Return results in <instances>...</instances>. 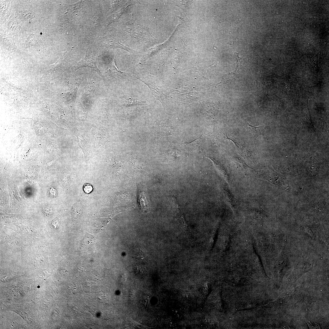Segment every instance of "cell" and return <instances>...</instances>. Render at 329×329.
<instances>
[{"label": "cell", "mask_w": 329, "mask_h": 329, "mask_svg": "<svg viewBox=\"0 0 329 329\" xmlns=\"http://www.w3.org/2000/svg\"><path fill=\"white\" fill-rule=\"evenodd\" d=\"M246 128L250 136L252 137L254 139L255 146V141L257 137L260 135L265 136V130L262 126L254 127L250 125L247 122L246 123Z\"/></svg>", "instance_id": "obj_1"}, {"label": "cell", "mask_w": 329, "mask_h": 329, "mask_svg": "<svg viewBox=\"0 0 329 329\" xmlns=\"http://www.w3.org/2000/svg\"><path fill=\"white\" fill-rule=\"evenodd\" d=\"M139 200L141 208L144 210H146L148 208V204L146 200L145 194L143 192H139Z\"/></svg>", "instance_id": "obj_2"}, {"label": "cell", "mask_w": 329, "mask_h": 329, "mask_svg": "<svg viewBox=\"0 0 329 329\" xmlns=\"http://www.w3.org/2000/svg\"><path fill=\"white\" fill-rule=\"evenodd\" d=\"M236 59L237 60V62H236L237 64V66L234 72L235 73L237 74L239 73L240 70V69L241 67L242 66V63L243 59L242 58H240L239 57V54L237 53H236Z\"/></svg>", "instance_id": "obj_3"}, {"label": "cell", "mask_w": 329, "mask_h": 329, "mask_svg": "<svg viewBox=\"0 0 329 329\" xmlns=\"http://www.w3.org/2000/svg\"><path fill=\"white\" fill-rule=\"evenodd\" d=\"M83 190L85 193L88 194L92 192L93 190V188L90 184L86 183L84 185Z\"/></svg>", "instance_id": "obj_4"}]
</instances>
